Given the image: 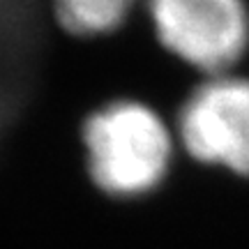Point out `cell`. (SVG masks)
I'll return each mask as SVG.
<instances>
[{"mask_svg":"<svg viewBox=\"0 0 249 249\" xmlns=\"http://www.w3.org/2000/svg\"><path fill=\"white\" fill-rule=\"evenodd\" d=\"M83 148L92 182L116 198L152 192L166 178L173 155L164 120L132 99L92 111L83 124Z\"/></svg>","mask_w":249,"mask_h":249,"instance_id":"obj_1","label":"cell"},{"mask_svg":"<svg viewBox=\"0 0 249 249\" xmlns=\"http://www.w3.org/2000/svg\"><path fill=\"white\" fill-rule=\"evenodd\" d=\"M155 35L164 49L208 74H224L249 44L245 0H148Z\"/></svg>","mask_w":249,"mask_h":249,"instance_id":"obj_2","label":"cell"},{"mask_svg":"<svg viewBox=\"0 0 249 249\" xmlns=\"http://www.w3.org/2000/svg\"><path fill=\"white\" fill-rule=\"evenodd\" d=\"M178 129L194 160L249 176V79L210 76L187 97Z\"/></svg>","mask_w":249,"mask_h":249,"instance_id":"obj_3","label":"cell"},{"mask_svg":"<svg viewBox=\"0 0 249 249\" xmlns=\"http://www.w3.org/2000/svg\"><path fill=\"white\" fill-rule=\"evenodd\" d=\"M136 0H51L55 18L74 35H104L116 30Z\"/></svg>","mask_w":249,"mask_h":249,"instance_id":"obj_4","label":"cell"}]
</instances>
